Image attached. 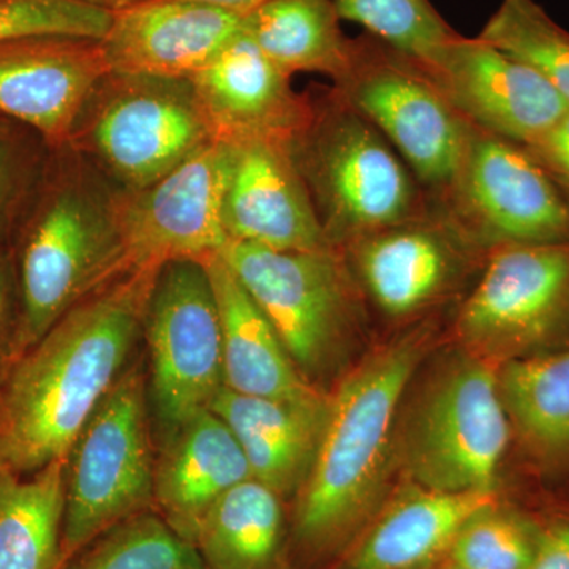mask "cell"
<instances>
[{
    "mask_svg": "<svg viewBox=\"0 0 569 569\" xmlns=\"http://www.w3.org/2000/svg\"><path fill=\"white\" fill-rule=\"evenodd\" d=\"M160 268H133L74 306L0 385V466L32 475L69 456L142 339Z\"/></svg>",
    "mask_w": 569,
    "mask_h": 569,
    "instance_id": "cell-1",
    "label": "cell"
},
{
    "mask_svg": "<svg viewBox=\"0 0 569 569\" xmlns=\"http://www.w3.org/2000/svg\"><path fill=\"white\" fill-rule=\"evenodd\" d=\"M438 335L440 318L403 326L331 392L316 460L296 493L295 533L305 548L335 550L372 515L396 460L402 397Z\"/></svg>",
    "mask_w": 569,
    "mask_h": 569,
    "instance_id": "cell-2",
    "label": "cell"
},
{
    "mask_svg": "<svg viewBox=\"0 0 569 569\" xmlns=\"http://www.w3.org/2000/svg\"><path fill=\"white\" fill-rule=\"evenodd\" d=\"M127 193L70 144L50 149L10 250L22 306V348L130 269Z\"/></svg>",
    "mask_w": 569,
    "mask_h": 569,
    "instance_id": "cell-3",
    "label": "cell"
},
{
    "mask_svg": "<svg viewBox=\"0 0 569 569\" xmlns=\"http://www.w3.org/2000/svg\"><path fill=\"white\" fill-rule=\"evenodd\" d=\"M309 100L287 148L331 249L425 211L430 193L361 112L332 86Z\"/></svg>",
    "mask_w": 569,
    "mask_h": 569,
    "instance_id": "cell-4",
    "label": "cell"
},
{
    "mask_svg": "<svg viewBox=\"0 0 569 569\" xmlns=\"http://www.w3.org/2000/svg\"><path fill=\"white\" fill-rule=\"evenodd\" d=\"M397 425L396 460L415 486L437 492H498L512 430L498 366L460 350Z\"/></svg>",
    "mask_w": 569,
    "mask_h": 569,
    "instance_id": "cell-5",
    "label": "cell"
},
{
    "mask_svg": "<svg viewBox=\"0 0 569 569\" xmlns=\"http://www.w3.org/2000/svg\"><path fill=\"white\" fill-rule=\"evenodd\" d=\"M212 141L192 81L108 71L69 144L119 190L134 193Z\"/></svg>",
    "mask_w": 569,
    "mask_h": 569,
    "instance_id": "cell-6",
    "label": "cell"
},
{
    "mask_svg": "<svg viewBox=\"0 0 569 569\" xmlns=\"http://www.w3.org/2000/svg\"><path fill=\"white\" fill-rule=\"evenodd\" d=\"M220 254L306 378L329 372L366 335L369 309L339 250L230 242Z\"/></svg>",
    "mask_w": 569,
    "mask_h": 569,
    "instance_id": "cell-7",
    "label": "cell"
},
{
    "mask_svg": "<svg viewBox=\"0 0 569 569\" xmlns=\"http://www.w3.org/2000/svg\"><path fill=\"white\" fill-rule=\"evenodd\" d=\"M346 258L367 309L402 326L459 307L477 283L490 250L430 194L425 211L356 239Z\"/></svg>",
    "mask_w": 569,
    "mask_h": 569,
    "instance_id": "cell-8",
    "label": "cell"
},
{
    "mask_svg": "<svg viewBox=\"0 0 569 569\" xmlns=\"http://www.w3.org/2000/svg\"><path fill=\"white\" fill-rule=\"evenodd\" d=\"M146 381L137 366L108 392L67 456L63 569L82 549L153 501Z\"/></svg>",
    "mask_w": 569,
    "mask_h": 569,
    "instance_id": "cell-9",
    "label": "cell"
},
{
    "mask_svg": "<svg viewBox=\"0 0 569 569\" xmlns=\"http://www.w3.org/2000/svg\"><path fill=\"white\" fill-rule=\"evenodd\" d=\"M451 331L496 366L569 350V242L490 250Z\"/></svg>",
    "mask_w": 569,
    "mask_h": 569,
    "instance_id": "cell-10",
    "label": "cell"
},
{
    "mask_svg": "<svg viewBox=\"0 0 569 569\" xmlns=\"http://www.w3.org/2000/svg\"><path fill=\"white\" fill-rule=\"evenodd\" d=\"M332 88L387 138L427 192H445L470 122L421 61L366 32L350 39L346 69Z\"/></svg>",
    "mask_w": 569,
    "mask_h": 569,
    "instance_id": "cell-11",
    "label": "cell"
},
{
    "mask_svg": "<svg viewBox=\"0 0 569 569\" xmlns=\"http://www.w3.org/2000/svg\"><path fill=\"white\" fill-rule=\"evenodd\" d=\"M438 200L488 250L568 244L563 190L526 146L471 126L455 176Z\"/></svg>",
    "mask_w": 569,
    "mask_h": 569,
    "instance_id": "cell-12",
    "label": "cell"
},
{
    "mask_svg": "<svg viewBox=\"0 0 569 569\" xmlns=\"http://www.w3.org/2000/svg\"><path fill=\"white\" fill-rule=\"evenodd\" d=\"M142 339L151 359L153 407L168 433L208 410L223 388L219 307L203 263L179 260L160 268Z\"/></svg>",
    "mask_w": 569,
    "mask_h": 569,
    "instance_id": "cell-13",
    "label": "cell"
},
{
    "mask_svg": "<svg viewBox=\"0 0 569 569\" xmlns=\"http://www.w3.org/2000/svg\"><path fill=\"white\" fill-rule=\"evenodd\" d=\"M234 144L212 141L140 192L127 193L126 234L133 268L204 263L230 244L223 201Z\"/></svg>",
    "mask_w": 569,
    "mask_h": 569,
    "instance_id": "cell-14",
    "label": "cell"
},
{
    "mask_svg": "<svg viewBox=\"0 0 569 569\" xmlns=\"http://www.w3.org/2000/svg\"><path fill=\"white\" fill-rule=\"evenodd\" d=\"M421 63L467 122L522 146L569 110L538 71L479 37L459 33Z\"/></svg>",
    "mask_w": 569,
    "mask_h": 569,
    "instance_id": "cell-15",
    "label": "cell"
},
{
    "mask_svg": "<svg viewBox=\"0 0 569 569\" xmlns=\"http://www.w3.org/2000/svg\"><path fill=\"white\" fill-rule=\"evenodd\" d=\"M100 40L40 36L0 43V118L28 127L56 149L108 73Z\"/></svg>",
    "mask_w": 569,
    "mask_h": 569,
    "instance_id": "cell-16",
    "label": "cell"
},
{
    "mask_svg": "<svg viewBox=\"0 0 569 569\" xmlns=\"http://www.w3.org/2000/svg\"><path fill=\"white\" fill-rule=\"evenodd\" d=\"M242 20L197 0H144L114 11L100 44L110 71L190 80L241 36Z\"/></svg>",
    "mask_w": 569,
    "mask_h": 569,
    "instance_id": "cell-17",
    "label": "cell"
},
{
    "mask_svg": "<svg viewBox=\"0 0 569 569\" xmlns=\"http://www.w3.org/2000/svg\"><path fill=\"white\" fill-rule=\"evenodd\" d=\"M222 220L230 242L279 252L331 249L287 142L234 144Z\"/></svg>",
    "mask_w": 569,
    "mask_h": 569,
    "instance_id": "cell-18",
    "label": "cell"
},
{
    "mask_svg": "<svg viewBox=\"0 0 569 569\" xmlns=\"http://www.w3.org/2000/svg\"><path fill=\"white\" fill-rule=\"evenodd\" d=\"M291 78L242 32L190 81L213 140L241 144L288 142L301 129L309 93L295 91Z\"/></svg>",
    "mask_w": 569,
    "mask_h": 569,
    "instance_id": "cell-19",
    "label": "cell"
},
{
    "mask_svg": "<svg viewBox=\"0 0 569 569\" xmlns=\"http://www.w3.org/2000/svg\"><path fill=\"white\" fill-rule=\"evenodd\" d=\"M331 395L272 399L239 395L222 388L213 411L238 438L254 479L280 497L296 496L316 460Z\"/></svg>",
    "mask_w": 569,
    "mask_h": 569,
    "instance_id": "cell-20",
    "label": "cell"
},
{
    "mask_svg": "<svg viewBox=\"0 0 569 569\" xmlns=\"http://www.w3.org/2000/svg\"><path fill=\"white\" fill-rule=\"evenodd\" d=\"M249 478L252 470L238 438L208 408L167 433L156 460L153 501L164 522L190 542L204 512Z\"/></svg>",
    "mask_w": 569,
    "mask_h": 569,
    "instance_id": "cell-21",
    "label": "cell"
},
{
    "mask_svg": "<svg viewBox=\"0 0 569 569\" xmlns=\"http://www.w3.org/2000/svg\"><path fill=\"white\" fill-rule=\"evenodd\" d=\"M497 376L527 473L569 489V350L505 362Z\"/></svg>",
    "mask_w": 569,
    "mask_h": 569,
    "instance_id": "cell-22",
    "label": "cell"
},
{
    "mask_svg": "<svg viewBox=\"0 0 569 569\" xmlns=\"http://www.w3.org/2000/svg\"><path fill=\"white\" fill-rule=\"evenodd\" d=\"M203 264L219 307L223 387L239 395L272 399H305L320 392L296 367L263 310L222 254Z\"/></svg>",
    "mask_w": 569,
    "mask_h": 569,
    "instance_id": "cell-23",
    "label": "cell"
},
{
    "mask_svg": "<svg viewBox=\"0 0 569 569\" xmlns=\"http://www.w3.org/2000/svg\"><path fill=\"white\" fill-rule=\"evenodd\" d=\"M500 500V492H437L415 486L370 527L340 569H426L449 552L471 516Z\"/></svg>",
    "mask_w": 569,
    "mask_h": 569,
    "instance_id": "cell-24",
    "label": "cell"
},
{
    "mask_svg": "<svg viewBox=\"0 0 569 569\" xmlns=\"http://www.w3.org/2000/svg\"><path fill=\"white\" fill-rule=\"evenodd\" d=\"M66 466L32 475L0 466V569H63Z\"/></svg>",
    "mask_w": 569,
    "mask_h": 569,
    "instance_id": "cell-25",
    "label": "cell"
},
{
    "mask_svg": "<svg viewBox=\"0 0 569 569\" xmlns=\"http://www.w3.org/2000/svg\"><path fill=\"white\" fill-rule=\"evenodd\" d=\"M282 497L249 478L198 520L192 539L206 569H274L283 533Z\"/></svg>",
    "mask_w": 569,
    "mask_h": 569,
    "instance_id": "cell-26",
    "label": "cell"
},
{
    "mask_svg": "<svg viewBox=\"0 0 569 569\" xmlns=\"http://www.w3.org/2000/svg\"><path fill=\"white\" fill-rule=\"evenodd\" d=\"M335 0H269L242 20V32L279 69L335 81L347 66L350 39Z\"/></svg>",
    "mask_w": 569,
    "mask_h": 569,
    "instance_id": "cell-27",
    "label": "cell"
},
{
    "mask_svg": "<svg viewBox=\"0 0 569 569\" xmlns=\"http://www.w3.org/2000/svg\"><path fill=\"white\" fill-rule=\"evenodd\" d=\"M479 39L538 71L569 107V32L535 0H503Z\"/></svg>",
    "mask_w": 569,
    "mask_h": 569,
    "instance_id": "cell-28",
    "label": "cell"
},
{
    "mask_svg": "<svg viewBox=\"0 0 569 569\" xmlns=\"http://www.w3.org/2000/svg\"><path fill=\"white\" fill-rule=\"evenodd\" d=\"M66 569H206L200 553L163 518L141 512L82 549Z\"/></svg>",
    "mask_w": 569,
    "mask_h": 569,
    "instance_id": "cell-29",
    "label": "cell"
},
{
    "mask_svg": "<svg viewBox=\"0 0 569 569\" xmlns=\"http://www.w3.org/2000/svg\"><path fill=\"white\" fill-rule=\"evenodd\" d=\"M539 533L538 511L500 500L463 523L449 548V563L460 569H529Z\"/></svg>",
    "mask_w": 569,
    "mask_h": 569,
    "instance_id": "cell-30",
    "label": "cell"
},
{
    "mask_svg": "<svg viewBox=\"0 0 569 569\" xmlns=\"http://www.w3.org/2000/svg\"><path fill=\"white\" fill-rule=\"evenodd\" d=\"M340 20L365 26L396 50L419 61L459 36L430 0H335Z\"/></svg>",
    "mask_w": 569,
    "mask_h": 569,
    "instance_id": "cell-31",
    "label": "cell"
},
{
    "mask_svg": "<svg viewBox=\"0 0 569 569\" xmlns=\"http://www.w3.org/2000/svg\"><path fill=\"white\" fill-rule=\"evenodd\" d=\"M48 153L47 142L28 127L0 122V250L10 249Z\"/></svg>",
    "mask_w": 569,
    "mask_h": 569,
    "instance_id": "cell-32",
    "label": "cell"
},
{
    "mask_svg": "<svg viewBox=\"0 0 569 569\" xmlns=\"http://www.w3.org/2000/svg\"><path fill=\"white\" fill-rule=\"evenodd\" d=\"M112 13L81 0H0V43L28 37L102 40Z\"/></svg>",
    "mask_w": 569,
    "mask_h": 569,
    "instance_id": "cell-33",
    "label": "cell"
},
{
    "mask_svg": "<svg viewBox=\"0 0 569 569\" xmlns=\"http://www.w3.org/2000/svg\"><path fill=\"white\" fill-rule=\"evenodd\" d=\"M22 355L20 287L13 254L6 249L0 250V385Z\"/></svg>",
    "mask_w": 569,
    "mask_h": 569,
    "instance_id": "cell-34",
    "label": "cell"
},
{
    "mask_svg": "<svg viewBox=\"0 0 569 569\" xmlns=\"http://www.w3.org/2000/svg\"><path fill=\"white\" fill-rule=\"evenodd\" d=\"M539 511L541 533L529 569H569V503Z\"/></svg>",
    "mask_w": 569,
    "mask_h": 569,
    "instance_id": "cell-35",
    "label": "cell"
},
{
    "mask_svg": "<svg viewBox=\"0 0 569 569\" xmlns=\"http://www.w3.org/2000/svg\"><path fill=\"white\" fill-rule=\"evenodd\" d=\"M526 148L557 182L569 183V110Z\"/></svg>",
    "mask_w": 569,
    "mask_h": 569,
    "instance_id": "cell-36",
    "label": "cell"
},
{
    "mask_svg": "<svg viewBox=\"0 0 569 569\" xmlns=\"http://www.w3.org/2000/svg\"><path fill=\"white\" fill-rule=\"evenodd\" d=\"M197 2L209 3V6L219 7V9L233 11L236 14L246 17L250 11L258 9L269 0H197Z\"/></svg>",
    "mask_w": 569,
    "mask_h": 569,
    "instance_id": "cell-37",
    "label": "cell"
},
{
    "mask_svg": "<svg viewBox=\"0 0 569 569\" xmlns=\"http://www.w3.org/2000/svg\"><path fill=\"white\" fill-rule=\"evenodd\" d=\"M88 6L96 7L114 13V11L129 9V7L137 6V3L144 2V0H81Z\"/></svg>",
    "mask_w": 569,
    "mask_h": 569,
    "instance_id": "cell-38",
    "label": "cell"
},
{
    "mask_svg": "<svg viewBox=\"0 0 569 569\" xmlns=\"http://www.w3.org/2000/svg\"><path fill=\"white\" fill-rule=\"evenodd\" d=\"M557 183H559L560 189L563 190L565 197H567V201L569 204V183H563V182H557Z\"/></svg>",
    "mask_w": 569,
    "mask_h": 569,
    "instance_id": "cell-39",
    "label": "cell"
},
{
    "mask_svg": "<svg viewBox=\"0 0 569 569\" xmlns=\"http://www.w3.org/2000/svg\"><path fill=\"white\" fill-rule=\"evenodd\" d=\"M447 569H460V568L455 567V565L449 563Z\"/></svg>",
    "mask_w": 569,
    "mask_h": 569,
    "instance_id": "cell-40",
    "label": "cell"
},
{
    "mask_svg": "<svg viewBox=\"0 0 569 569\" xmlns=\"http://www.w3.org/2000/svg\"><path fill=\"white\" fill-rule=\"evenodd\" d=\"M7 121V119L0 118V122Z\"/></svg>",
    "mask_w": 569,
    "mask_h": 569,
    "instance_id": "cell-41",
    "label": "cell"
}]
</instances>
